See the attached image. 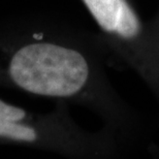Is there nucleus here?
I'll list each match as a JSON object with an SVG mask.
<instances>
[{"label":"nucleus","instance_id":"obj_1","mask_svg":"<svg viewBox=\"0 0 159 159\" xmlns=\"http://www.w3.org/2000/svg\"><path fill=\"white\" fill-rule=\"evenodd\" d=\"M97 35L43 17L0 22V87L89 109L106 124L128 104L111 84Z\"/></svg>","mask_w":159,"mask_h":159},{"label":"nucleus","instance_id":"obj_2","mask_svg":"<svg viewBox=\"0 0 159 159\" xmlns=\"http://www.w3.org/2000/svg\"><path fill=\"white\" fill-rule=\"evenodd\" d=\"M120 136L107 127L90 132L71 119L67 102L52 112H31L0 98V144L17 145L75 158H109L119 154Z\"/></svg>","mask_w":159,"mask_h":159},{"label":"nucleus","instance_id":"obj_3","mask_svg":"<svg viewBox=\"0 0 159 159\" xmlns=\"http://www.w3.org/2000/svg\"><path fill=\"white\" fill-rule=\"evenodd\" d=\"M107 53L134 70L159 102V39L130 0H81Z\"/></svg>","mask_w":159,"mask_h":159},{"label":"nucleus","instance_id":"obj_4","mask_svg":"<svg viewBox=\"0 0 159 159\" xmlns=\"http://www.w3.org/2000/svg\"><path fill=\"white\" fill-rule=\"evenodd\" d=\"M149 24H150V26L152 27V29H153L155 34H156L157 37L159 39V14L156 16V18H155L152 22H150Z\"/></svg>","mask_w":159,"mask_h":159}]
</instances>
